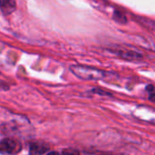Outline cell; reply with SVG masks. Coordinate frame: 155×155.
<instances>
[{
    "instance_id": "obj_1",
    "label": "cell",
    "mask_w": 155,
    "mask_h": 155,
    "mask_svg": "<svg viewBox=\"0 0 155 155\" xmlns=\"http://www.w3.org/2000/svg\"><path fill=\"white\" fill-rule=\"evenodd\" d=\"M72 73L80 79L83 80H102L107 75V73L94 67L84 65H73L70 67Z\"/></svg>"
},
{
    "instance_id": "obj_2",
    "label": "cell",
    "mask_w": 155,
    "mask_h": 155,
    "mask_svg": "<svg viewBox=\"0 0 155 155\" xmlns=\"http://www.w3.org/2000/svg\"><path fill=\"white\" fill-rule=\"evenodd\" d=\"M20 151L21 144L14 139L5 138L0 142V153L2 154H16Z\"/></svg>"
},
{
    "instance_id": "obj_3",
    "label": "cell",
    "mask_w": 155,
    "mask_h": 155,
    "mask_svg": "<svg viewBox=\"0 0 155 155\" xmlns=\"http://www.w3.org/2000/svg\"><path fill=\"white\" fill-rule=\"evenodd\" d=\"M112 53L115 54L117 56L123 59L126 60H140L143 58V54L136 51H131V50H124V49H112Z\"/></svg>"
},
{
    "instance_id": "obj_4",
    "label": "cell",
    "mask_w": 155,
    "mask_h": 155,
    "mask_svg": "<svg viewBox=\"0 0 155 155\" xmlns=\"http://www.w3.org/2000/svg\"><path fill=\"white\" fill-rule=\"evenodd\" d=\"M49 150L48 144L43 142H35L33 143L30 146V154L31 155H42Z\"/></svg>"
},
{
    "instance_id": "obj_5",
    "label": "cell",
    "mask_w": 155,
    "mask_h": 155,
    "mask_svg": "<svg viewBox=\"0 0 155 155\" xmlns=\"http://www.w3.org/2000/svg\"><path fill=\"white\" fill-rule=\"evenodd\" d=\"M16 4L12 0H2L0 1V9L5 15H9L15 10Z\"/></svg>"
},
{
    "instance_id": "obj_6",
    "label": "cell",
    "mask_w": 155,
    "mask_h": 155,
    "mask_svg": "<svg viewBox=\"0 0 155 155\" xmlns=\"http://www.w3.org/2000/svg\"><path fill=\"white\" fill-rule=\"evenodd\" d=\"M135 20L141 24L143 26L146 27V28H149L151 30H153L155 31V21L154 20H152V19H149V18H146V17H143V16H134Z\"/></svg>"
},
{
    "instance_id": "obj_7",
    "label": "cell",
    "mask_w": 155,
    "mask_h": 155,
    "mask_svg": "<svg viewBox=\"0 0 155 155\" xmlns=\"http://www.w3.org/2000/svg\"><path fill=\"white\" fill-rule=\"evenodd\" d=\"M113 17H114V19L117 23L125 24V23L127 22L126 16H125V15H124L121 11H118V10H115V11H114Z\"/></svg>"
},
{
    "instance_id": "obj_8",
    "label": "cell",
    "mask_w": 155,
    "mask_h": 155,
    "mask_svg": "<svg viewBox=\"0 0 155 155\" xmlns=\"http://www.w3.org/2000/svg\"><path fill=\"white\" fill-rule=\"evenodd\" d=\"M146 91L149 94V99L153 102H155V87L153 85H147Z\"/></svg>"
},
{
    "instance_id": "obj_9",
    "label": "cell",
    "mask_w": 155,
    "mask_h": 155,
    "mask_svg": "<svg viewBox=\"0 0 155 155\" xmlns=\"http://www.w3.org/2000/svg\"><path fill=\"white\" fill-rule=\"evenodd\" d=\"M63 155H80V153L74 149H66L63 151Z\"/></svg>"
},
{
    "instance_id": "obj_10",
    "label": "cell",
    "mask_w": 155,
    "mask_h": 155,
    "mask_svg": "<svg viewBox=\"0 0 155 155\" xmlns=\"http://www.w3.org/2000/svg\"><path fill=\"white\" fill-rule=\"evenodd\" d=\"M46 155H60L58 153H56V152H51V153H48Z\"/></svg>"
}]
</instances>
